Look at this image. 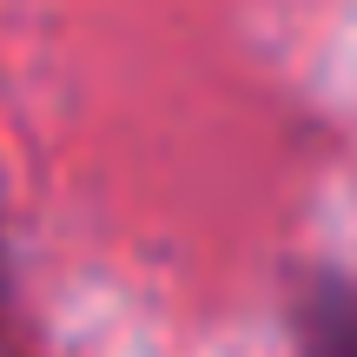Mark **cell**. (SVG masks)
Here are the masks:
<instances>
[{
  "label": "cell",
  "instance_id": "cell-2",
  "mask_svg": "<svg viewBox=\"0 0 357 357\" xmlns=\"http://www.w3.org/2000/svg\"><path fill=\"white\" fill-rule=\"evenodd\" d=\"M0 357H40V324L26 311L13 238H7V178H0Z\"/></svg>",
  "mask_w": 357,
  "mask_h": 357
},
{
  "label": "cell",
  "instance_id": "cell-1",
  "mask_svg": "<svg viewBox=\"0 0 357 357\" xmlns=\"http://www.w3.org/2000/svg\"><path fill=\"white\" fill-rule=\"evenodd\" d=\"M291 357H357V271L331 258L284 265L278 278Z\"/></svg>",
  "mask_w": 357,
  "mask_h": 357
}]
</instances>
